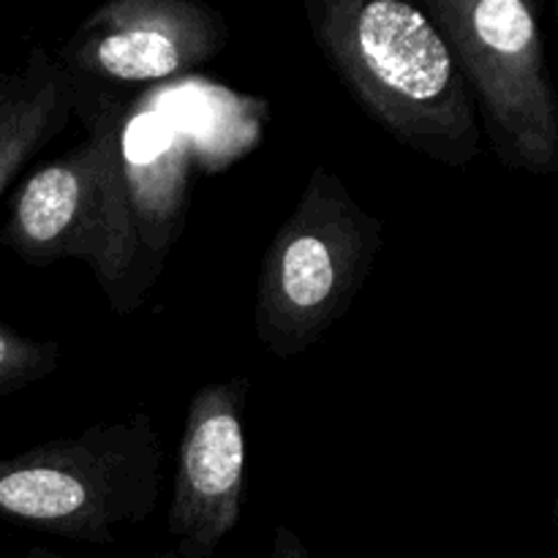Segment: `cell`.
<instances>
[{"label": "cell", "mask_w": 558, "mask_h": 558, "mask_svg": "<svg viewBox=\"0 0 558 558\" xmlns=\"http://www.w3.org/2000/svg\"><path fill=\"white\" fill-rule=\"evenodd\" d=\"M63 349L54 341H33L0 322V398L20 392L58 371Z\"/></svg>", "instance_id": "obj_10"}, {"label": "cell", "mask_w": 558, "mask_h": 558, "mask_svg": "<svg viewBox=\"0 0 558 558\" xmlns=\"http://www.w3.org/2000/svg\"><path fill=\"white\" fill-rule=\"evenodd\" d=\"M483 114L496 158L510 172H558V96L543 22L529 0H428Z\"/></svg>", "instance_id": "obj_5"}, {"label": "cell", "mask_w": 558, "mask_h": 558, "mask_svg": "<svg viewBox=\"0 0 558 558\" xmlns=\"http://www.w3.org/2000/svg\"><path fill=\"white\" fill-rule=\"evenodd\" d=\"M311 36L371 120L450 169L477 161V109L445 33L403 0H305Z\"/></svg>", "instance_id": "obj_1"}, {"label": "cell", "mask_w": 558, "mask_h": 558, "mask_svg": "<svg viewBox=\"0 0 558 558\" xmlns=\"http://www.w3.org/2000/svg\"><path fill=\"white\" fill-rule=\"evenodd\" d=\"M71 82L74 112L87 136L22 180L11 196L0 243L31 267L85 262L114 314H131L158 270L142 251L125 185L129 107L93 82L74 76Z\"/></svg>", "instance_id": "obj_2"}, {"label": "cell", "mask_w": 558, "mask_h": 558, "mask_svg": "<svg viewBox=\"0 0 558 558\" xmlns=\"http://www.w3.org/2000/svg\"><path fill=\"white\" fill-rule=\"evenodd\" d=\"M161 496V439L147 412L0 458V521L112 545Z\"/></svg>", "instance_id": "obj_4"}, {"label": "cell", "mask_w": 558, "mask_h": 558, "mask_svg": "<svg viewBox=\"0 0 558 558\" xmlns=\"http://www.w3.org/2000/svg\"><path fill=\"white\" fill-rule=\"evenodd\" d=\"M123 172L142 251L161 272L189 213L191 140L161 114L129 109L123 125Z\"/></svg>", "instance_id": "obj_8"}, {"label": "cell", "mask_w": 558, "mask_h": 558, "mask_svg": "<svg viewBox=\"0 0 558 558\" xmlns=\"http://www.w3.org/2000/svg\"><path fill=\"white\" fill-rule=\"evenodd\" d=\"M385 245V223L341 174L311 169L298 207L272 234L254 294V336L292 360L322 341L354 305Z\"/></svg>", "instance_id": "obj_3"}, {"label": "cell", "mask_w": 558, "mask_h": 558, "mask_svg": "<svg viewBox=\"0 0 558 558\" xmlns=\"http://www.w3.org/2000/svg\"><path fill=\"white\" fill-rule=\"evenodd\" d=\"M248 381H210L194 392L178 447L167 550L156 558H216L243 512Z\"/></svg>", "instance_id": "obj_6"}, {"label": "cell", "mask_w": 558, "mask_h": 558, "mask_svg": "<svg viewBox=\"0 0 558 558\" xmlns=\"http://www.w3.org/2000/svg\"><path fill=\"white\" fill-rule=\"evenodd\" d=\"M25 558H71V556H63V554H58V550H49V548H31ZM150 558H156V556H150Z\"/></svg>", "instance_id": "obj_12"}, {"label": "cell", "mask_w": 558, "mask_h": 558, "mask_svg": "<svg viewBox=\"0 0 558 558\" xmlns=\"http://www.w3.org/2000/svg\"><path fill=\"white\" fill-rule=\"evenodd\" d=\"M270 558H314V556H311V550L305 548L303 537H300L292 526L281 523V526H276V534H272Z\"/></svg>", "instance_id": "obj_11"}, {"label": "cell", "mask_w": 558, "mask_h": 558, "mask_svg": "<svg viewBox=\"0 0 558 558\" xmlns=\"http://www.w3.org/2000/svg\"><path fill=\"white\" fill-rule=\"evenodd\" d=\"M227 41V20L194 0H109L76 27L58 63L98 87L150 85L210 63Z\"/></svg>", "instance_id": "obj_7"}, {"label": "cell", "mask_w": 558, "mask_h": 558, "mask_svg": "<svg viewBox=\"0 0 558 558\" xmlns=\"http://www.w3.org/2000/svg\"><path fill=\"white\" fill-rule=\"evenodd\" d=\"M74 114V82L44 47L0 71V196Z\"/></svg>", "instance_id": "obj_9"}]
</instances>
